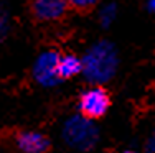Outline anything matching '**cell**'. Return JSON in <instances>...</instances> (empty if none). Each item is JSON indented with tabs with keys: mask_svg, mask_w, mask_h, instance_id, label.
<instances>
[{
	"mask_svg": "<svg viewBox=\"0 0 155 153\" xmlns=\"http://www.w3.org/2000/svg\"><path fill=\"white\" fill-rule=\"evenodd\" d=\"M15 147L21 153H46L50 150V138L36 130H23L15 135Z\"/></svg>",
	"mask_w": 155,
	"mask_h": 153,
	"instance_id": "cell-6",
	"label": "cell"
},
{
	"mask_svg": "<svg viewBox=\"0 0 155 153\" xmlns=\"http://www.w3.org/2000/svg\"><path fill=\"white\" fill-rule=\"evenodd\" d=\"M116 18H117V5L116 3H104V5L99 8L97 20H99V23H101L104 28L110 27Z\"/></svg>",
	"mask_w": 155,
	"mask_h": 153,
	"instance_id": "cell-8",
	"label": "cell"
},
{
	"mask_svg": "<svg viewBox=\"0 0 155 153\" xmlns=\"http://www.w3.org/2000/svg\"><path fill=\"white\" fill-rule=\"evenodd\" d=\"M81 59L83 76L91 86H102L110 81L119 66L117 49L107 40H101L91 45Z\"/></svg>",
	"mask_w": 155,
	"mask_h": 153,
	"instance_id": "cell-1",
	"label": "cell"
},
{
	"mask_svg": "<svg viewBox=\"0 0 155 153\" xmlns=\"http://www.w3.org/2000/svg\"><path fill=\"white\" fill-rule=\"evenodd\" d=\"M8 28H10V15H8V10H7L3 0H0V40H2L7 33H8Z\"/></svg>",
	"mask_w": 155,
	"mask_h": 153,
	"instance_id": "cell-9",
	"label": "cell"
},
{
	"mask_svg": "<svg viewBox=\"0 0 155 153\" xmlns=\"http://www.w3.org/2000/svg\"><path fill=\"white\" fill-rule=\"evenodd\" d=\"M145 150L149 153H155V130L149 135L147 138V143H145Z\"/></svg>",
	"mask_w": 155,
	"mask_h": 153,
	"instance_id": "cell-11",
	"label": "cell"
},
{
	"mask_svg": "<svg viewBox=\"0 0 155 153\" xmlns=\"http://www.w3.org/2000/svg\"><path fill=\"white\" fill-rule=\"evenodd\" d=\"M61 53L56 49H45L36 56L35 63L31 68V76L35 82L41 87H54L61 81L58 74V61H60Z\"/></svg>",
	"mask_w": 155,
	"mask_h": 153,
	"instance_id": "cell-3",
	"label": "cell"
},
{
	"mask_svg": "<svg viewBox=\"0 0 155 153\" xmlns=\"http://www.w3.org/2000/svg\"><path fill=\"white\" fill-rule=\"evenodd\" d=\"M117 153H134V151H130V150H124V151H117Z\"/></svg>",
	"mask_w": 155,
	"mask_h": 153,
	"instance_id": "cell-13",
	"label": "cell"
},
{
	"mask_svg": "<svg viewBox=\"0 0 155 153\" xmlns=\"http://www.w3.org/2000/svg\"><path fill=\"white\" fill-rule=\"evenodd\" d=\"M58 74H60L61 81L83 74V59L71 53L61 54L60 61H58Z\"/></svg>",
	"mask_w": 155,
	"mask_h": 153,
	"instance_id": "cell-7",
	"label": "cell"
},
{
	"mask_svg": "<svg viewBox=\"0 0 155 153\" xmlns=\"http://www.w3.org/2000/svg\"><path fill=\"white\" fill-rule=\"evenodd\" d=\"M61 137L68 147L78 151H87L96 147L99 140V130L94 120L83 114L73 115L63 123Z\"/></svg>",
	"mask_w": 155,
	"mask_h": 153,
	"instance_id": "cell-2",
	"label": "cell"
},
{
	"mask_svg": "<svg viewBox=\"0 0 155 153\" xmlns=\"http://www.w3.org/2000/svg\"><path fill=\"white\" fill-rule=\"evenodd\" d=\"M110 105V99L107 91L102 86H91L86 91H83L78 100V109L79 114L86 115L89 119H99L107 112Z\"/></svg>",
	"mask_w": 155,
	"mask_h": 153,
	"instance_id": "cell-4",
	"label": "cell"
},
{
	"mask_svg": "<svg viewBox=\"0 0 155 153\" xmlns=\"http://www.w3.org/2000/svg\"><path fill=\"white\" fill-rule=\"evenodd\" d=\"M68 8V0H31V13L40 21L61 20Z\"/></svg>",
	"mask_w": 155,
	"mask_h": 153,
	"instance_id": "cell-5",
	"label": "cell"
},
{
	"mask_svg": "<svg viewBox=\"0 0 155 153\" xmlns=\"http://www.w3.org/2000/svg\"><path fill=\"white\" fill-rule=\"evenodd\" d=\"M149 10L155 15V0H149Z\"/></svg>",
	"mask_w": 155,
	"mask_h": 153,
	"instance_id": "cell-12",
	"label": "cell"
},
{
	"mask_svg": "<svg viewBox=\"0 0 155 153\" xmlns=\"http://www.w3.org/2000/svg\"><path fill=\"white\" fill-rule=\"evenodd\" d=\"M99 0H68L69 7L73 8H78V10H87L91 7H94Z\"/></svg>",
	"mask_w": 155,
	"mask_h": 153,
	"instance_id": "cell-10",
	"label": "cell"
}]
</instances>
